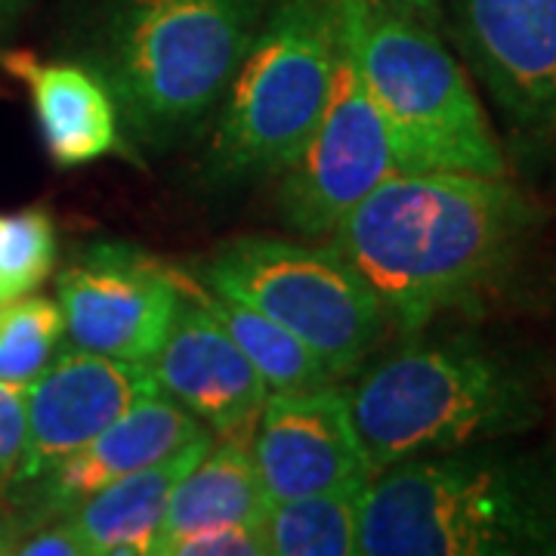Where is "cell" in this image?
<instances>
[{
	"instance_id": "11",
	"label": "cell",
	"mask_w": 556,
	"mask_h": 556,
	"mask_svg": "<svg viewBox=\"0 0 556 556\" xmlns=\"http://www.w3.org/2000/svg\"><path fill=\"white\" fill-rule=\"evenodd\" d=\"M179 291L174 325L155 356L146 362L155 387L199 417L214 439L251 445L269 387L201 303L189 273H179Z\"/></svg>"
},
{
	"instance_id": "5",
	"label": "cell",
	"mask_w": 556,
	"mask_h": 556,
	"mask_svg": "<svg viewBox=\"0 0 556 556\" xmlns=\"http://www.w3.org/2000/svg\"><path fill=\"white\" fill-rule=\"evenodd\" d=\"M350 50L393 139L402 174L507 177V155L473 80L433 25L378 0H331Z\"/></svg>"
},
{
	"instance_id": "23",
	"label": "cell",
	"mask_w": 556,
	"mask_h": 556,
	"mask_svg": "<svg viewBox=\"0 0 556 556\" xmlns=\"http://www.w3.org/2000/svg\"><path fill=\"white\" fill-rule=\"evenodd\" d=\"M25 445V387L0 380V495L16 473Z\"/></svg>"
},
{
	"instance_id": "13",
	"label": "cell",
	"mask_w": 556,
	"mask_h": 556,
	"mask_svg": "<svg viewBox=\"0 0 556 556\" xmlns=\"http://www.w3.org/2000/svg\"><path fill=\"white\" fill-rule=\"evenodd\" d=\"M248 448L269 501L375 477L353 420L350 390L338 380L269 393Z\"/></svg>"
},
{
	"instance_id": "4",
	"label": "cell",
	"mask_w": 556,
	"mask_h": 556,
	"mask_svg": "<svg viewBox=\"0 0 556 556\" xmlns=\"http://www.w3.org/2000/svg\"><path fill=\"white\" fill-rule=\"evenodd\" d=\"M350 408L371 470L519 437L541 417L535 378L477 340L408 346L358 371Z\"/></svg>"
},
{
	"instance_id": "7",
	"label": "cell",
	"mask_w": 556,
	"mask_h": 556,
	"mask_svg": "<svg viewBox=\"0 0 556 556\" xmlns=\"http://www.w3.org/2000/svg\"><path fill=\"white\" fill-rule=\"evenodd\" d=\"M199 281L285 325L334 380L358 375L390 331L378 294L334 244L236 239L201 263Z\"/></svg>"
},
{
	"instance_id": "10",
	"label": "cell",
	"mask_w": 556,
	"mask_h": 556,
	"mask_svg": "<svg viewBox=\"0 0 556 556\" xmlns=\"http://www.w3.org/2000/svg\"><path fill=\"white\" fill-rule=\"evenodd\" d=\"M179 269L134 244L97 241L60 273L65 343L100 356L149 362L179 309Z\"/></svg>"
},
{
	"instance_id": "17",
	"label": "cell",
	"mask_w": 556,
	"mask_h": 556,
	"mask_svg": "<svg viewBox=\"0 0 556 556\" xmlns=\"http://www.w3.org/2000/svg\"><path fill=\"white\" fill-rule=\"evenodd\" d=\"M269 504L273 501L266 495L251 448L219 439V445H211L207 455L177 482L152 556H164L177 538L204 526L263 522Z\"/></svg>"
},
{
	"instance_id": "12",
	"label": "cell",
	"mask_w": 556,
	"mask_h": 556,
	"mask_svg": "<svg viewBox=\"0 0 556 556\" xmlns=\"http://www.w3.org/2000/svg\"><path fill=\"white\" fill-rule=\"evenodd\" d=\"M159 390L146 362L65 350L25 387V445L7 492L38 482L139 396Z\"/></svg>"
},
{
	"instance_id": "6",
	"label": "cell",
	"mask_w": 556,
	"mask_h": 556,
	"mask_svg": "<svg viewBox=\"0 0 556 556\" xmlns=\"http://www.w3.org/2000/svg\"><path fill=\"white\" fill-rule=\"evenodd\" d=\"M334 65L331 0H276L223 97L204 177L217 186L281 177L316 130Z\"/></svg>"
},
{
	"instance_id": "26",
	"label": "cell",
	"mask_w": 556,
	"mask_h": 556,
	"mask_svg": "<svg viewBox=\"0 0 556 556\" xmlns=\"http://www.w3.org/2000/svg\"><path fill=\"white\" fill-rule=\"evenodd\" d=\"M31 529V522L25 517H13L7 510H0V556H13L20 551V541Z\"/></svg>"
},
{
	"instance_id": "16",
	"label": "cell",
	"mask_w": 556,
	"mask_h": 556,
	"mask_svg": "<svg viewBox=\"0 0 556 556\" xmlns=\"http://www.w3.org/2000/svg\"><path fill=\"white\" fill-rule=\"evenodd\" d=\"M211 445L214 433L192 439L189 445L105 485L62 514L84 538L87 556H152L177 482L207 455Z\"/></svg>"
},
{
	"instance_id": "2",
	"label": "cell",
	"mask_w": 556,
	"mask_h": 556,
	"mask_svg": "<svg viewBox=\"0 0 556 556\" xmlns=\"http://www.w3.org/2000/svg\"><path fill=\"white\" fill-rule=\"evenodd\" d=\"M358 554L556 556V464L479 445L393 464L368 482Z\"/></svg>"
},
{
	"instance_id": "18",
	"label": "cell",
	"mask_w": 556,
	"mask_h": 556,
	"mask_svg": "<svg viewBox=\"0 0 556 556\" xmlns=\"http://www.w3.org/2000/svg\"><path fill=\"white\" fill-rule=\"evenodd\" d=\"M368 482L273 501L263 519L269 556H356Z\"/></svg>"
},
{
	"instance_id": "21",
	"label": "cell",
	"mask_w": 556,
	"mask_h": 556,
	"mask_svg": "<svg viewBox=\"0 0 556 556\" xmlns=\"http://www.w3.org/2000/svg\"><path fill=\"white\" fill-rule=\"evenodd\" d=\"M56 260L53 219L38 207L0 217V303L31 294Z\"/></svg>"
},
{
	"instance_id": "20",
	"label": "cell",
	"mask_w": 556,
	"mask_h": 556,
	"mask_svg": "<svg viewBox=\"0 0 556 556\" xmlns=\"http://www.w3.org/2000/svg\"><path fill=\"white\" fill-rule=\"evenodd\" d=\"M65 325L56 300L22 294L0 303V380L28 387L62 353Z\"/></svg>"
},
{
	"instance_id": "25",
	"label": "cell",
	"mask_w": 556,
	"mask_h": 556,
	"mask_svg": "<svg viewBox=\"0 0 556 556\" xmlns=\"http://www.w3.org/2000/svg\"><path fill=\"white\" fill-rule=\"evenodd\" d=\"M378 3L396 10L402 16H412V20L424 22V25H437L439 7H442V0H378Z\"/></svg>"
},
{
	"instance_id": "22",
	"label": "cell",
	"mask_w": 556,
	"mask_h": 556,
	"mask_svg": "<svg viewBox=\"0 0 556 556\" xmlns=\"http://www.w3.org/2000/svg\"><path fill=\"white\" fill-rule=\"evenodd\" d=\"M164 556H269L263 522H217L177 538Z\"/></svg>"
},
{
	"instance_id": "8",
	"label": "cell",
	"mask_w": 556,
	"mask_h": 556,
	"mask_svg": "<svg viewBox=\"0 0 556 556\" xmlns=\"http://www.w3.org/2000/svg\"><path fill=\"white\" fill-rule=\"evenodd\" d=\"M396 174L402 167L387 121L338 38L331 93L313 137L281 174L278 211L294 232L318 239L334 232L358 201Z\"/></svg>"
},
{
	"instance_id": "1",
	"label": "cell",
	"mask_w": 556,
	"mask_h": 556,
	"mask_svg": "<svg viewBox=\"0 0 556 556\" xmlns=\"http://www.w3.org/2000/svg\"><path fill=\"white\" fill-rule=\"evenodd\" d=\"M535 226V204L507 177L396 174L331 236L390 328L420 334L439 316L477 306L514 269Z\"/></svg>"
},
{
	"instance_id": "24",
	"label": "cell",
	"mask_w": 556,
	"mask_h": 556,
	"mask_svg": "<svg viewBox=\"0 0 556 556\" xmlns=\"http://www.w3.org/2000/svg\"><path fill=\"white\" fill-rule=\"evenodd\" d=\"M20 556H87V544L68 517H53L35 522V532H25L20 541Z\"/></svg>"
},
{
	"instance_id": "9",
	"label": "cell",
	"mask_w": 556,
	"mask_h": 556,
	"mask_svg": "<svg viewBox=\"0 0 556 556\" xmlns=\"http://www.w3.org/2000/svg\"><path fill=\"white\" fill-rule=\"evenodd\" d=\"M455 28L517 152L556 161V0H455Z\"/></svg>"
},
{
	"instance_id": "19",
	"label": "cell",
	"mask_w": 556,
	"mask_h": 556,
	"mask_svg": "<svg viewBox=\"0 0 556 556\" xmlns=\"http://www.w3.org/2000/svg\"><path fill=\"white\" fill-rule=\"evenodd\" d=\"M195 291H199L201 303L226 328V334L239 343L244 356L251 358L260 378L266 380L269 393L309 390V387L334 380L321 365V358L303 340L294 338L285 325L273 321L266 313H260L257 306L232 298L226 291H214V288L201 285L199 278H195Z\"/></svg>"
},
{
	"instance_id": "15",
	"label": "cell",
	"mask_w": 556,
	"mask_h": 556,
	"mask_svg": "<svg viewBox=\"0 0 556 556\" xmlns=\"http://www.w3.org/2000/svg\"><path fill=\"white\" fill-rule=\"evenodd\" d=\"M0 68L28 87L40 137L56 167H84L124 152L115 100L90 65L0 50Z\"/></svg>"
},
{
	"instance_id": "3",
	"label": "cell",
	"mask_w": 556,
	"mask_h": 556,
	"mask_svg": "<svg viewBox=\"0 0 556 556\" xmlns=\"http://www.w3.org/2000/svg\"><path fill=\"white\" fill-rule=\"evenodd\" d=\"M263 16L266 0H109L90 68L127 134L167 149L223 102Z\"/></svg>"
},
{
	"instance_id": "14",
	"label": "cell",
	"mask_w": 556,
	"mask_h": 556,
	"mask_svg": "<svg viewBox=\"0 0 556 556\" xmlns=\"http://www.w3.org/2000/svg\"><path fill=\"white\" fill-rule=\"evenodd\" d=\"M204 433L211 430L199 417L189 415L167 393L152 390L139 396L130 408H124L84 448L65 457L38 482L25 485L20 492H10V497L22 504V517L31 526L62 517L105 485L137 473Z\"/></svg>"
},
{
	"instance_id": "27",
	"label": "cell",
	"mask_w": 556,
	"mask_h": 556,
	"mask_svg": "<svg viewBox=\"0 0 556 556\" xmlns=\"http://www.w3.org/2000/svg\"><path fill=\"white\" fill-rule=\"evenodd\" d=\"M31 0H0V35H7L22 13L28 10Z\"/></svg>"
}]
</instances>
